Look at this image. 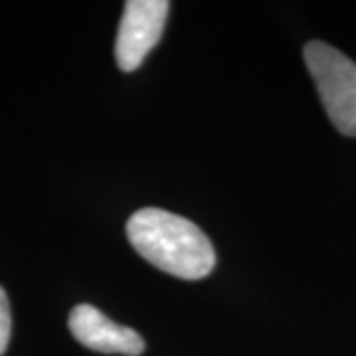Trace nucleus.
I'll return each mask as SVG.
<instances>
[{
    "mask_svg": "<svg viewBox=\"0 0 356 356\" xmlns=\"http://www.w3.org/2000/svg\"><path fill=\"white\" fill-rule=\"evenodd\" d=\"M127 238L149 264L178 280H202L216 266V252L202 229L166 210L135 212L127 222Z\"/></svg>",
    "mask_w": 356,
    "mask_h": 356,
    "instance_id": "nucleus-1",
    "label": "nucleus"
},
{
    "mask_svg": "<svg viewBox=\"0 0 356 356\" xmlns=\"http://www.w3.org/2000/svg\"><path fill=\"white\" fill-rule=\"evenodd\" d=\"M305 64L332 125L356 137V64L343 51L313 40L305 46Z\"/></svg>",
    "mask_w": 356,
    "mask_h": 356,
    "instance_id": "nucleus-2",
    "label": "nucleus"
},
{
    "mask_svg": "<svg viewBox=\"0 0 356 356\" xmlns=\"http://www.w3.org/2000/svg\"><path fill=\"white\" fill-rule=\"evenodd\" d=\"M170 4L166 0H129L125 2L119 34L115 42V58L123 72L137 70L147 54L159 44L165 30Z\"/></svg>",
    "mask_w": 356,
    "mask_h": 356,
    "instance_id": "nucleus-3",
    "label": "nucleus"
},
{
    "mask_svg": "<svg viewBox=\"0 0 356 356\" xmlns=\"http://www.w3.org/2000/svg\"><path fill=\"white\" fill-rule=\"evenodd\" d=\"M70 331L77 343L105 355L139 356L145 350V341L139 332L125 325H117L93 305H77L72 309Z\"/></svg>",
    "mask_w": 356,
    "mask_h": 356,
    "instance_id": "nucleus-4",
    "label": "nucleus"
},
{
    "mask_svg": "<svg viewBox=\"0 0 356 356\" xmlns=\"http://www.w3.org/2000/svg\"><path fill=\"white\" fill-rule=\"evenodd\" d=\"M10 332H13V317H10V305L4 289L0 287V356L6 353L10 343Z\"/></svg>",
    "mask_w": 356,
    "mask_h": 356,
    "instance_id": "nucleus-5",
    "label": "nucleus"
}]
</instances>
